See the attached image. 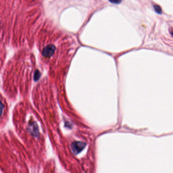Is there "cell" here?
Here are the masks:
<instances>
[{
	"mask_svg": "<svg viewBox=\"0 0 173 173\" xmlns=\"http://www.w3.org/2000/svg\"><path fill=\"white\" fill-rule=\"evenodd\" d=\"M86 144L82 142H74L71 145L73 152L75 155H77L83 150Z\"/></svg>",
	"mask_w": 173,
	"mask_h": 173,
	"instance_id": "1",
	"label": "cell"
},
{
	"mask_svg": "<svg viewBox=\"0 0 173 173\" xmlns=\"http://www.w3.org/2000/svg\"><path fill=\"white\" fill-rule=\"evenodd\" d=\"M29 131L30 132V134L34 137L39 136V130H38L37 124L35 121H32L31 123H30Z\"/></svg>",
	"mask_w": 173,
	"mask_h": 173,
	"instance_id": "2",
	"label": "cell"
},
{
	"mask_svg": "<svg viewBox=\"0 0 173 173\" xmlns=\"http://www.w3.org/2000/svg\"><path fill=\"white\" fill-rule=\"evenodd\" d=\"M154 8H155V11L156 13L159 14H162V9H161V8L159 6H158V5H155L154 6Z\"/></svg>",
	"mask_w": 173,
	"mask_h": 173,
	"instance_id": "3",
	"label": "cell"
},
{
	"mask_svg": "<svg viewBox=\"0 0 173 173\" xmlns=\"http://www.w3.org/2000/svg\"><path fill=\"white\" fill-rule=\"evenodd\" d=\"M110 2H111L112 3H115V4H119V3H121V1H110Z\"/></svg>",
	"mask_w": 173,
	"mask_h": 173,
	"instance_id": "4",
	"label": "cell"
}]
</instances>
